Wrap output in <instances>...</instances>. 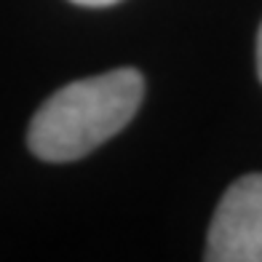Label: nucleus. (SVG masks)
Listing matches in <instances>:
<instances>
[{"instance_id": "obj_1", "label": "nucleus", "mask_w": 262, "mask_h": 262, "mask_svg": "<svg viewBox=\"0 0 262 262\" xmlns=\"http://www.w3.org/2000/svg\"><path fill=\"white\" fill-rule=\"evenodd\" d=\"M145 80L134 67L110 70L59 89L35 113L27 142L46 163H67L89 156L113 139L137 115Z\"/></svg>"}, {"instance_id": "obj_3", "label": "nucleus", "mask_w": 262, "mask_h": 262, "mask_svg": "<svg viewBox=\"0 0 262 262\" xmlns=\"http://www.w3.org/2000/svg\"><path fill=\"white\" fill-rule=\"evenodd\" d=\"M78 6H89V8H104V6H113L118 0H73Z\"/></svg>"}, {"instance_id": "obj_4", "label": "nucleus", "mask_w": 262, "mask_h": 262, "mask_svg": "<svg viewBox=\"0 0 262 262\" xmlns=\"http://www.w3.org/2000/svg\"><path fill=\"white\" fill-rule=\"evenodd\" d=\"M257 75L262 80V25H259V32H257Z\"/></svg>"}, {"instance_id": "obj_2", "label": "nucleus", "mask_w": 262, "mask_h": 262, "mask_svg": "<svg viewBox=\"0 0 262 262\" xmlns=\"http://www.w3.org/2000/svg\"><path fill=\"white\" fill-rule=\"evenodd\" d=\"M209 262H262V174L235 180L217 204L206 235Z\"/></svg>"}]
</instances>
